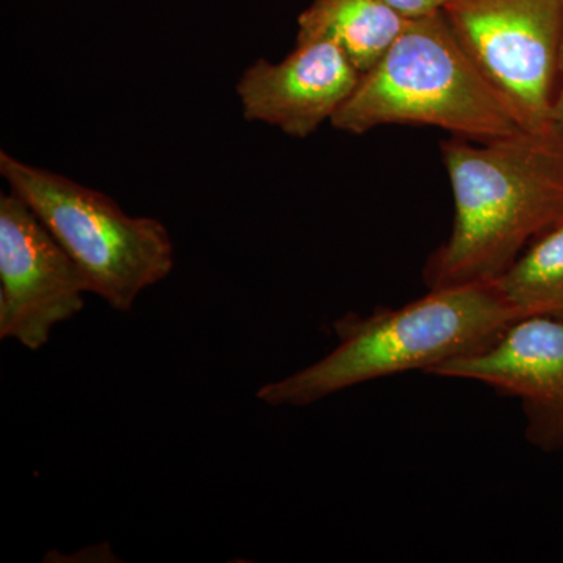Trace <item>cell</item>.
I'll use <instances>...</instances> for the list:
<instances>
[{
	"label": "cell",
	"mask_w": 563,
	"mask_h": 563,
	"mask_svg": "<svg viewBox=\"0 0 563 563\" xmlns=\"http://www.w3.org/2000/svg\"><path fill=\"white\" fill-rule=\"evenodd\" d=\"M454 198L450 239L426 266L429 288L492 282L563 217V132L453 136L442 146Z\"/></svg>",
	"instance_id": "6da1fadb"
},
{
	"label": "cell",
	"mask_w": 563,
	"mask_h": 563,
	"mask_svg": "<svg viewBox=\"0 0 563 563\" xmlns=\"http://www.w3.org/2000/svg\"><path fill=\"white\" fill-rule=\"evenodd\" d=\"M518 320L495 280L431 288L399 309L347 314L333 324L339 346L313 365L263 385L272 407H303L395 374L433 369L481 350Z\"/></svg>",
	"instance_id": "7a4b0ae2"
},
{
	"label": "cell",
	"mask_w": 563,
	"mask_h": 563,
	"mask_svg": "<svg viewBox=\"0 0 563 563\" xmlns=\"http://www.w3.org/2000/svg\"><path fill=\"white\" fill-rule=\"evenodd\" d=\"M331 124L352 135L379 125H431L474 141L523 131L455 38L443 11L407 22L387 54L362 74Z\"/></svg>",
	"instance_id": "3957f363"
},
{
	"label": "cell",
	"mask_w": 563,
	"mask_h": 563,
	"mask_svg": "<svg viewBox=\"0 0 563 563\" xmlns=\"http://www.w3.org/2000/svg\"><path fill=\"white\" fill-rule=\"evenodd\" d=\"M0 174L111 309L129 312L141 292L172 274V235L157 218L131 217L103 192L5 151Z\"/></svg>",
	"instance_id": "277c9868"
},
{
	"label": "cell",
	"mask_w": 563,
	"mask_h": 563,
	"mask_svg": "<svg viewBox=\"0 0 563 563\" xmlns=\"http://www.w3.org/2000/svg\"><path fill=\"white\" fill-rule=\"evenodd\" d=\"M442 11L517 124L526 132L555 131L562 0H446Z\"/></svg>",
	"instance_id": "5b68a950"
},
{
	"label": "cell",
	"mask_w": 563,
	"mask_h": 563,
	"mask_svg": "<svg viewBox=\"0 0 563 563\" xmlns=\"http://www.w3.org/2000/svg\"><path fill=\"white\" fill-rule=\"evenodd\" d=\"M84 274L22 199L0 196V339L36 351L55 325L76 317Z\"/></svg>",
	"instance_id": "8992f818"
},
{
	"label": "cell",
	"mask_w": 563,
	"mask_h": 563,
	"mask_svg": "<svg viewBox=\"0 0 563 563\" xmlns=\"http://www.w3.org/2000/svg\"><path fill=\"white\" fill-rule=\"evenodd\" d=\"M358 80L361 73L335 43L310 40L296 43L279 63H252L236 84V95L247 121L302 140L331 122Z\"/></svg>",
	"instance_id": "52a82bcc"
},
{
	"label": "cell",
	"mask_w": 563,
	"mask_h": 563,
	"mask_svg": "<svg viewBox=\"0 0 563 563\" xmlns=\"http://www.w3.org/2000/svg\"><path fill=\"white\" fill-rule=\"evenodd\" d=\"M431 374L476 380L517 396L528 409L536 439L563 431L561 318H518L481 350L453 358Z\"/></svg>",
	"instance_id": "ba28073f"
},
{
	"label": "cell",
	"mask_w": 563,
	"mask_h": 563,
	"mask_svg": "<svg viewBox=\"0 0 563 563\" xmlns=\"http://www.w3.org/2000/svg\"><path fill=\"white\" fill-rule=\"evenodd\" d=\"M407 22L385 0H313L298 18L296 43L332 41L362 76L387 54Z\"/></svg>",
	"instance_id": "9c48e42d"
},
{
	"label": "cell",
	"mask_w": 563,
	"mask_h": 563,
	"mask_svg": "<svg viewBox=\"0 0 563 563\" xmlns=\"http://www.w3.org/2000/svg\"><path fill=\"white\" fill-rule=\"evenodd\" d=\"M495 284L518 318L563 320V217L539 233Z\"/></svg>",
	"instance_id": "30bf717a"
},
{
	"label": "cell",
	"mask_w": 563,
	"mask_h": 563,
	"mask_svg": "<svg viewBox=\"0 0 563 563\" xmlns=\"http://www.w3.org/2000/svg\"><path fill=\"white\" fill-rule=\"evenodd\" d=\"M402 16L413 20V18L428 16V14L439 13L443 10L446 0H385Z\"/></svg>",
	"instance_id": "8fae6325"
},
{
	"label": "cell",
	"mask_w": 563,
	"mask_h": 563,
	"mask_svg": "<svg viewBox=\"0 0 563 563\" xmlns=\"http://www.w3.org/2000/svg\"><path fill=\"white\" fill-rule=\"evenodd\" d=\"M553 117L555 125L563 132V79L559 85L558 96H555Z\"/></svg>",
	"instance_id": "7c38bea8"
},
{
	"label": "cell",
	"mask_w": 563,
	"mask_h": 563,
	"mask_svg": "<svg viewBox=\"0 0 563 563\" xmlns=\"http://www.w3.org/2000/svg\"><path fill=\"white\" fill-rule=\"evenodd\" d=\"M562 5H563V0H562ZM562 79H563V44H562Z\"/></svg>",
	"instance_id": "4fadbf2b"
}]
</instances>
